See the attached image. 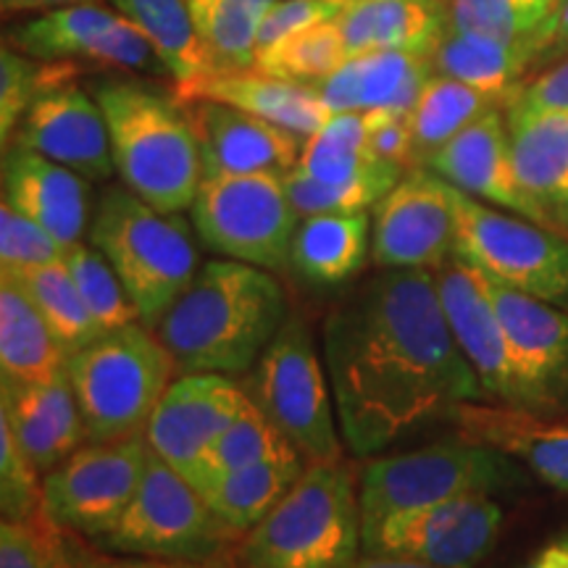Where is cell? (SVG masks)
Instances as JSON below:
<instances>
[{
  "instance_id": "cell-1",
  "label": "cell",
  "mask_w": 568,
  "mask_h": 568,
  "mask_svg": "<svg viewBox=\"0 0 568 568\" xmlns=\"http://www.w3.org/2000/svg\"><path fill=\"white\" fill-rule=\"evenodd\" d=\"M324 355L343 443L368 458L487 400L447 326L435 274L385 268L326 316Z\"/></svg>"
},
{
  "instance_id": "cell-2",
  "label": "cell",
  "mask_w": 568,
  "mask_h": 568,
  "mask_svg": "<svg viewBox=\"0 0 568 568\" xmlns=\"http://www.w3.org/2000/svg\"><path fill=\"white\" fill-rule=\"evenodd\" d=\"M287 318L282 284L266 268L209 261L169 305L155 335L182 374L240 376Z\"/></svg>"
},
{
  "instance_id": "cell-3",
  "label": "cell",
  "mask_w": 568,
  "mask_h": 568,
  "mask_svg": "<svg viewBox=\"0 0 568 568\" xmlns=\"http://www.w3.org/2000/svg\"><path fill=\"white\" fill-rule=\"evenodd\" d=\"M109 126L113 169L126 190L163 213L190 209L205 180L193 124L176 98L132 80L95 88Z\"/></svg>"
},
{
  "instance_id": "cell-4",
  "label": "cell",
  "mask_w": 568,
  "mask_h": 568,
  "mask_svg": "<svg viewBox=\"0 0 568 568\" xmlns=\"http://www.w3.org/2000/svg\"><path fill=\"white\" fill-rule=\"evenodd\" d=\"M364 552L358 485L339 464H308L280 503L245 531L240 568H347Z\"/></svg>"
},
{
  "instance_id": "cell-5",
  "label": "cell",
  "mask_w": 568,
  "mask_h": 568,
  "mask_svg": "<svg viewBox=\"0 0 568 568\" xmlns=\"http://www.w3.org/2000/svg\"><path fill=\"white\" fill-rule=\"evenodd\" d=\"M90 240L119 274L148 329H155L197 274V247L187 224L126 187H109L101 195Z\"/></svg>"
},
{
  "instance_id": "cell-6",
  "label": "cell",
  "mask_w": 568,
  "mask_h": 568,
  "mask_svg": "<svg viewBox=\"0 0 568 568\" xmlns=\"http://www.w3.org/2000/svg\"><path fill=\"white\" fill-rule=\"evenodd\" d=\"M174 358L145 324L103 332L67 358L88 443L145 435L155 406L172 385Z\"/></svg>"
},
{
  "instance_id": "cell-7",
  "label": "cell",
  "mask_w": 568,
  "mask_h": 568,
  "mask_svg": "<svg viewBox=\"0 0 568 568\" xmlns=\"http://www.w3.org/2000/svg\"><path fill=\"white\" fill-rule=\"evenodd\" d=\"M495 447L456 437L410 453L372 458L358 477L361 529L382 518L460 495L514 493L529 471Z\"/></svg>"
},
{
  "instance_id": "cell-8",
  "label": "cell",
  "mask_w": 568,
  "mask_h": 568,
  "mask_svg": "<svg viewBox=\"0 0 568 568\" xmlns=\"http://www.w3.org/2000/svg\"><path fill=\"white\" fill-rule=\"evenodd\" d=\"M303 316H287L245 379V395L308 464H339L335 397Z\"/></svg>"
},
{
  "instance_id": "cell-9",
  "label": "cell",
  "mask_w": 568,
  "mask_h": 568,
  "mask_svg": "<svg viewBox=\"0 0 568 568\" xmlns=\"http://www.w3.org/2000/svg\"><path fill=\"white\" fill-rule=\"evenodd\" d=\"M237 537L213 516L201 489L151 450L132 503L95 545L124 556L211 564Z\"/></svg>"
},
{
  "instance_id": "cell-10",
  "label": "cell",
  "mask_w": 568,
  "mask_h": 568,
  "mask_svg": "<svg viewBox=\"0 0 568 568\" xmlns=\"http://www.w3.org/2000/svg\"><path fill=\"white\" fill-rule=\"evenodd\" d=\"M456 255L489 280L568 311V237L516 213H503L450 184Z\"/></svg>"
},
{
  "instance_id": "cell-11",
  "label": "cell",
  "mask_w": 568,
  "mask_h": 568,
  "mask_svg": "<svg viewBox=\"0 0 568 568\" xmlns=\"http://www.w3.org/2000/svg\"><path fill=\"white\" fill-rule=\"evenodd\" d=\"M197 237L211 251L258 268H284L297 213L280 174L205 176L193 205Z\"/></svg>"
},
{
  "instance_id": "cell-12",
  "label": "cell",
  "mask_w": 568,
  "mask_h": 568,
  "mask_svg": "<svg viewBox=\"0 0 568 568\" xmlns=\"http://www.w3.org/2000/svg\"><path fill=\"white\" fill-rule=\"evenodd\" d=\"M148 456L145 435L80 447L42 479V514L55 529L98 542L132 503Z\"/></svg>"
},
{
  "instance_id": "cell-13",
  "label": "cell",
  "mask_w": 568,
  "mask_h": 568,
  "mask_svg": "<svg viewBox=\"0 0 568 568\" xmlns=\"http://www.w3.org/2000/svg\"><path fill=\"white\" fill-rule=\"evenodd\" d=\"M503 521V506L493 495H460L368 524L364 552L435 568H474L493 552Z\"/></svg>"
},
{
  "instance_id": "cell-14",
  "label": "cell",
  "mask_w": 568,
  "mask_h": 568,
  "mask_svg": "<svg viewBox=\"0 0 568 568\" xmlns=\"http://www.w3.org/2000/svg\"><path fill=\"white\" fill-rule=\"evenodd\" d=\"M432 274H435L437 295L453 339L474 374L479 376L487 400L537 410L535 389H531L527 374L508 343L506 329L497 318L481 272L453 255Z\"/></svg>"
},
{
  "instance_id": "cell-15",
  "label": "cell",
  "mask_w": 568,
  "mask_h": 568,
  "mask_svg": "<svg viewBox=\"0 0 568 568\" xmlns=\"http://www.w3.org/2000/svg\"><path fill=\"white\" fill-rule=\"evenodd\" d=\"M456 237L450 184L416 166L376 203L372 261L379 268L435 272L456 255Z\"/></svg>"
},
{
  "instance_id": "cell-16",
  "label": "cell",
  "mask_w": 568,
  "mask_h": 568,
  "mask_svg": "<svg viewBox=\"0 0 568 568\" xmlns=\"http://www.w3.org/2000/svg\"><path fill=\"white\" fill-rule=\"evenodd\" d=\"M245 389L224 374H182L145 426L148 447L201 489L213 443L245 408Z\"/></svg>"
},
{
  "instance_id": "cell-17",
  "label": "cell",
  "mask_w": 568,
  "mask_h": 568,
  "mask_svg": "<svg viewBox=\"0 0 568 568\" xmlns=\"http://www.w3.org/2000/svg\"><path fill=\"white\" fill-rule=\"evenodd\" d=\"M67 74L69 67L63 63H48L45 82L21 116L17 142L84 180H109L113 155L101 105L74 88Z\"/></svg>"
},
{
  "instance_id": "cell-18",
  "label": "cell",
  "mask_w": 568,
  "mask_h": 568,
  "mask_svg": "<svg viewBox=\"0 0 568 568\" xmlns=\"http://www.w3.org/2000/svg\"><path fill=\"white\" fill-rule=\"evenodd\" d=\"M9 40L19 53L34 61L88 59L140 71L166 69L130 19L92 3L51 9L27 24L13 27Z\"/></svg>"
},
{
  "instance_id": "cell-19",
  "label": "cell",
  "mask_w": 568,
  "mask_h": 568,
  "mask_svg": "<svg viewBox=\"0 0 568 568\" xmlns=\"http://www.w3.org/2000/svg\"><path fill=\"white\" fill-rule=\"evenodd\" d=\"M497 318L537 397V410L568 414V311L481 274Z\"/></svg>"
},
{
  "instance_id": "cell-20",
  "label": "cell",
  "mask_w": 568,
  "mask_h": 568,
  "mask_svg": "<svg viewBox=\"0 0 568 568\" xmlns=\"http://www.w3.org/2000/svg\"><path fill=\"white\" fill-rule=\"evenodd\" d=\"M193 124L205 176L280 174L297 166L303 138L266 119L213 101H176Z\"/></svg>"
},
{
  "instance_id": "cell-21",
  "label": "cell",
  "mask_w": 568,
  "mask_h": 568,
  "mask_svg": "<svg viewBox=\"0 0 568 568\" xmlns=\"http://www.w3.org/2000/svg\"><path fill=\"white\" fill-rule=\"evenodd\" d=\"M424 169L435 172L439 180L458 187L460 193L552 230L545 213L537 209L516 180L503 109L481 113L477 122L468 124L450 142H445L435 155H429Z\"/></svg>"
},
{
  "instance_id": "cell-22",
  "label": "cell",
  "mask_w": 568,
  "mask_h": 568,
  "mask_svg": "<svg viewBox=\"0 0 568 568\" xmlns=\"http://www.w3.org/2000/svg\"><path fill=\"white\" fill-rule=\"evenodd\" d=\"M445 422L460 437L495 447L539 481L568 495V418L477 400L460 403Z\"/></svg>"
},
{
  "instance_id": "cell-23",
  "label": "cell",
  "mask_w": 568,
  "mask_h": 568,
  "mask_svg": "<svg viewBox=\"0 0 568 568\" xmlns=\"http://www.w3.org/2000/svg\"><path fill=\"white\" fill-rule=\"evenodd\" d=\"M0 184L13 209L38 224L63 251L82 243L90 219V190L84 176L17 142L0 159Z\"/></svg>"
},
{
  "instance_id": "cell-24",
  "label": "cell",
  "mask_w": 568,
  "mask_h": 568,
  "mask_svg": "<svg viewBox=\"0 0 568 568\" xmlns=\"http://www.w3.org/2000/svg\"><path fill=\"white\" fill-rule=\"evenodd\" d=\"M0 387L13 435L38 474L51 471L88 439L67 368L38 382L0 379Z\"/></svg>"
},
{
  "instance_id": "cell-25",
  "label": "cell",
  "mask_w": 568,
  "mask_h": 568,
  "mask_svg": "<svg viewBox=\"0 0 568 568\" xmlns=\"http://www.w3.org/2000/svg\"><path fill=\"white\" fill-rule=\"evenodd\" d=\"M176 101H213L266 119L308 140L326 124V109L314 84L280 80L264 71H211L193 82L176 84Z\"/></svg>"
},
{
  "instance_id": "cell-26",
  "label": "cell",
  "mask_w": 568,
  "mask_h": 568,
  "mask_svg": "<svg viewBox=\"0 0 568 568\" xmlns=\"http://www.w3.org/2000/svg\"><path fill=\"white\" fill-rule=\"evenodd\" d=\"M510 163L521 190L568 237V111L506 109Z\"/></svg>"
},
{
  "instance_id": "cell-27",
  "label": "cell",
  "mask_w": 568,
  "mask_h": 568,
  "mask_svg": "<svg viewBox=\"0 0 568 568\" xmlns=\"http://www.w3.org/2000/svg\"><path fill=\"white\" fill-rule=\"evenodd\" d=\"M429 77V55L372 51L351 55L314 88L332 113L393 111L408 116Z\"/></svg>"
},
{
  "instance_id": "cell-28",
  "label": "cell",
  "mask_w": 568,
  "mask_h": 568,
  "mask_svg": "<svg viewBox=\"0 0 568 568\" xmlns=\"http://www.w3.org/2000/svg\"><path fill=\"white\" fill-rule=\"evenodd\" d=\"M335 21L347 55L403 51L432 59L450 27L445 0H351Z\"/></svg>"
},
{
  "instance_id": "cell-29",
  "label": "cell",
  "mask_w": 568,
  "mask_h": 568,
  "mask_svg": "<svg viewBox=\"0 0 568 568\" xmlns=\"http://www.w3.org/2000/svg\"><path fill=\"white\" fill-rule=\"evenodd\" d=\"M539 53L542 40H497L447 27L432 53V69L468 88L503 98L508 105L521 90L524 74L539 63Z\"/></svg>"
},
{
  "instance_id": "cell-30",
  "label": "cell",
  "mask_w": 568,
  "mask_h": 568,
  "mask_svg": "<svg viewBox=\"0 0 568 568\" xmlns=\"http://www.w3.org/2000/svg\"><path fill=\"white\" fill-rule=\"evenodd\" d=\"M67 368V353L55 343L32 295L13 268L0 266V379L38 382Z\"/></svg>"
},
{
  "instance_id": "cell-31",
  "label": "cell",
  "mask_w": 568,
  "mask_h": 568,
  "mask_svg": "<svg viewBox=\"0 0 568 568\" xmlns=\"http://www.w3.org/2000/svg\"><path fill=\"white\" fill-rule=\"evenodd\" d=\"M297 169L326 184H339V187L364 184L379 190L382 195H387L406 172L395 163L379 161L368 151L364 113L355 111L332 113L322 130L303 142Z\"/></svg>"
},
{
  "instance_id": "cell-32",
  "label": "cell",
  "mask_w": 568,
  "mask_h": 568,
  "mask_svg": "<svg viewBox=\"0 0 568 568\" xmlns=\"http://www.w3.org/2000/svg\"><path fill=\"white\" fill-rule=\"evenodd\" d=\"M372 222L366 211L316 213L297 222L290 266L305 282L335 287L351 282L368 261Z\"/></svg>"
},
{
  "instance_id": "cell-33",
  "label": "cell",
  "mask_w": 568,
  "mask_h": 568,
  "mask_svg": "<svg viewBox=\"0 0 568 568\" xmlns=\"http://www.w3.org/2000/svg\"><path fill=\"white\" fill-rule=\"evenodd\" d=\"M305 460L301 456L261 460V464L226 471L205 489L213 516L234 535L243 537L272 510L280 497L301 477Z\"/></svg>"
},
{
  "instance_id": "cell-34",
  "label": "cell",
  "mask_w": 568,
  "mask_h": 568,
  "mask_svg": "<svg viewBox=\"0 0 568 568\" xmlns=\"http://www.w3.org/2000/svg\"><path fill=\"white\" fill-rule=\"evenodd\" d=\"M151 42L176 84L211 74L213 61L197 34L187 0H109Z\"/></svg>"
},
{
  "instance_id": "cell-35",
  "label": "cell",
  "mask_w": 568,
  "mask_h": 568,
  "mask_svg": "<svg viewBox=\"0 0 568 568\" xmlns=\"http://www.w3.org/2000/svg\"><path fill=\"white\" fill-rule=\"evenodd\" d=\"M493 109H506V101L445 74L429 77L414 111L408 113L416 166H424L426 159L435 155L445 142Z\"/></svg>"
},
{
  "instance_id": "cell-36",
  "label": "cell",
  "mask_w": 568,
  "mask_h": 568,
  "mask_svg": "<svg viewBox=\"0 0 568 568\" xmlns=\"http://www.w3.org/2000/svg\"><path fill=\"white\" fill-rule=\"evenodd\" d=\"M276 3L280 0H187L213 71L253 69L255 34Z\"/></svg>"
},
{
  "instance_id": "cell-37",
  "label": "cell",
  "mask_w": 568,
  "mask_h": 568,
  "mask_svg": "<svg viewBox=\"0 0 568 568\" xmlns=\"http://www.w3.org/2000/svg\"><path fill=\"white\" fill-rule=\"evenodd\" d=\"M13 272L24 282L27 293L32 295L34 305L51 326L55 343L61 345L67 358L103 335V329L84 305L74 280H71L67 261L55 258L40 266L13 268Z\"/></svg>"
},
{
  "instance_id": "cell-38",
  "label": "cell",
  "mask_w": 568,
  "mask_h": 568,
  "mask_svg": "<svg viewBox=\"0 0 568 568\" xmlns=\"http://www.w3.org/2000/svg\"><path fill=\"white\" fill-rule=\"evenodd\" d=\"M347 59L351 55H347L337 21H322L308 30L290 34L287 40L264 53H255L253 69L280 77V80L316 84L337 67H343Z\"/></svg>"
},
{
  "instance_id": "cell-39",
  "label": "cell",
  "mask_w": 568,
  "mask_h": 568,
  "mask_svg": "<svg viewBox=\"0 0 568 568\" xmlns=\"http://www.w3.org/2000/svg\"><path fill=\"white\" fill-rule=\"evenodd\" d=\"M564 0H450L447 17L458 32L497 40H542Z\"/></svg>"
},
{
  "instance_id": "cell-40",
  "label": "cell",
  "mask_w": 568,
  "mask_h": 568,
  "mask_svg": "<svg viewBox=\"0 0 568 568\" xmlns=\"http://www.w3.org/2000/svg\"><path fill=\"white\" fill-rule=\"evenodd\" d=\"M290 456H297L295 447L280 435V429H276L251 400H247L237 418L226 426L224 435L213 443L209 458H205L203 464L201 493H205L211 481L222 477L226 471H237V468L261 464V460Z\"/></svg>"
},
{
  "instance_id": "cell-41",
  "label": "cell",
  "mask_w": 568,
  "mask_h": 568,
  "mask_svg": "<svg viewBox=\"0 0 568 568\" xmlns=\"http://www.w3.org/2000/svg\"><path fill=\"white\" fill-rule=\"evenodd\" d=\"M63 261L80 290L84 305L103 332L122 329V326L138 324V308H134L130 293L124 290L119 274L113 272L109 258L95 245H71L63 251Z\"/></svg>"
},
{
  "instance_id": "cell-42",
  "label": "cell",
  "mask_w": 568,
  "mask_h": 568,
  "mask_svg": "<svg viewBox=\"0 0 568 568\" xmlns=\"http://www.w3.org/2000/svg\"><path fill=\"white\" fill-rule=\"evenodd\" d=\"M34 474L38 471L30 466L13 435L3 387H0V518L27 521L40 514V489Z\"/></svg>"
},
{
  "instance_id": "cell-43",
  "label": "cell",
  "mask_w": 568,
  "mask_h": 568,
  "mask_svg": "<svg viewBox=\"0 0 568 568\" xmlns=\"http://www.w3.org/2000/svg\"><path fill=\"white\" fill-rule=\"evenodd\" d=\"M38 516V521L0 518V568H67L61 529L45 514Z\"/></svg>"
},
{
  "instance_id": "cell-44",
  "label": "cell",
  "mask_w": 568,
  "mask_h": 568,
  "mask_svg": "<svg viewBox=\"0 0 568 568\" xmlns=\"http://www.w3.org/2000/svg\"><path fill=\"white\" fill-rule=\"evenodd\" d=\"M45 71L48 67H34L30 55L0 42V159L9 151L13 130H19L21 116L45 82Z\"/></svg>"
},
{
  "instance_id": "cell-45",
  "label": "cell",
  "mask_w": 568,
  "mask_h": 568,
  "mask_svg": "<svg viewBox=\"0 0 568 568\" xmlns=\"http://www.w3.org/2000/svg\"><path fill=\"white\" fill-rule=\"evenodd\" d=\"M284 190H287L290 203L297 216H316V213H353V211H366L368 205H376L382 201L379 190L364 187V184H355V187H339V184H326L322 180H314L311 174H305L303 169H290L282 176Z\"/></svg>"
},
{
  "instance_id": "cell-46",
  "label": "cell",
  "mask_w": 568,
  "mask_h": 568,
  "mask_svg": "<svg viewBox=\"0 0 568 568\" xmlns=\"http://www.w3.org/2000/svg\"><path fill=\"white\" fill-rule=\"evenodd\" d=\"M55 258H63V247L13 209L9 197H0V266L27 268Z\"/></svg>"
},
{
  "instance_id": "cell-47",
  "label": "cell",
  "mask_w": 568,
  "mask_h": 568,
  "mask_svg": "<svg viewBox=\"0 0 568 568\" xmlns=\"http://www.w3.org/2000/svg\"><path fill=\"white\" fill-rule=\"evenodd\" d=\"M345 6V0H280L261 21L258 34H255V53H264L287 40L290 34L308 30L322 21H335Z\"/></svg>"
},
{
  "instance_id": "cell-48",
  "label": "cell",
  "mask_w": 568,
  "mask_h": 568,
  "mask_svg": "<svg viewBox=\"0 0 568 568\" xmlns=\"http://www.w3.org/2000/svg\"><path fill=\"white\" fill-rule=\"evenodd\" d=\"M366 148L379 161L395 163L400 169H416L414 134L406 113L364 111Z\"/></svg>"
},
{
  "instance_id": "cell-49",
  "label": "cell",
  "mask_w": 568,
  "mask_h": 568,
  "mask_svg": "<svg viewBox=\"0 0 568 568\" xmlns=\"http://www.w3.org/2000/svg\"><path fill=\"white\" fill-rule=\"evenodd\" d=\"M506 109L545 113V111H568V55L556 61V67L542 71L537 80L521 84L514 101Z\"/></svg>"
},
{
  "instance_id": "cell-50",
  "label": "cell",
  "mask_w": 568,
  "mask_h": 568,
  "mask_svg": "<svg viewBox=\"0 0 568 568\" xmlns=\"http://www.w3.org/2000/svg\"><path fill=\"white\" fill-rule=\"evenodd\" d=\"M63 564L67 568H216L211 564H193V560H169V558H113L98 552L88 545L77 542L74 535L61 531Z\"/></svg>"
},
{
  "instance_id": "cell-51",
  "label": "cell",
  "mask_w": 568,
  "mask_h": 568,
  "mask_svg": "<svg viewBox=\"0 0 568 568\" xmlns=\"http://www.w3.org/2000/svg\"><path fill=\"white\" fill-rule=\"evenodd\" d=\"M568 55V0L558 6L556 17L550 19L548 32H545L542 53L539 63H556Z\"/></svg>"
},
{
  "instance_id": "cell-52",
  "label": "cell",
  "mask_w": 568,
  "mask_h": 568,
  "mask_svg": "<svg viewBox=\"0 0 568 568\" xmlns=\"http://www.w3.org/2000/svg\"><path fill=\"white\" fill-rule=\"evenodd\" d=\"M524 568H568V537L545 545Z\"/></svg>"
},
{
  "instance_id": "cell-53",
  "label": "cell",
  "mask_w": 568,
  "mask_h": 568,
  "mask_svg": "<svg viewBox=\"0 0 568 568\" xmlns=\"http://www.w3.org/2000/svg\"><path fill=\"white\" fill-rule=\"evenodd\" d=\"M74 3H90V0H0V13L63 9V6H74Z\"/></svg>"
},
{
  "instance_id": "cell-54",
  "label": "cell",
  "mask_w": 568,
  "mask_h": 568,
  "mask_svg": "<svg viewBox=\"0 0 568 568\" xmlns=\"http://www.w3.org/2000/svg\"><path fill=\"white\" fill-rule=\"evenodd\" d=\"M347 568H435L426 564H416L408 558H389V556H372V552H361Z\"/></svg>"
},
{
  "instance_id": "cell-55",
  "label": "cell",
  "mask_w": 568,
  "mask_h": 568,
  "mask_svg": "<svg viewBox=\"0 0 568 568\" xmlns=\"http://www.w3.org/2000/svg\"><path fill=\"white\" fill-rule=\"evenodd\" d=\"M345 3H351V0H345Z\"/></svg>"
}]
</instances>
